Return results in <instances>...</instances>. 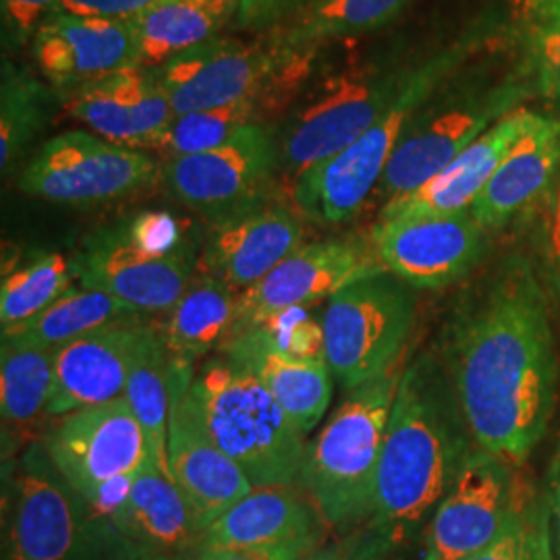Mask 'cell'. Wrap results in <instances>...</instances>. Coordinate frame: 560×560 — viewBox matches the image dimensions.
Returning a JSON list of instances; mask_svg holds the SVG:
<instances>
[{"instance_id":"cell-10","label":"cell","mask_w":560,"mask_h":560,"mask_svg":"<svg viewBox=\"0 0 560 560\" xmlns=\"http://www.w3.org/2000/svg\"><path fill=\"white\" fill-rule=\"evenodd\" d=\"M316 55H289L270 36H217L154 69L175 115L245 101H272L307 78Z\"/></svg>"},{"instance_id":"cell-5","label":"cell","mask_w":560,"mask_h":560,"mask_svg":"<svg viewBox=\"0 0 560 560\" xmlns=\"http://www.w3.org/2000/svg\"><path fill=\"white\" fill-rule=\"evenodd\" d=\"M476 48V38H463L421 60L399 101L363 136L335 156L301 173L291 187L293 208L301 219L328 226L355 219L365 201L378 189L386 166L416 110L444 81L459 71Z\"/></svg>"},{"instance_id":"cell-28","label":"cell","mask_w":560,"mask_h":560,"mask_svg":"<svg viewBox=\"0 0 560 560\" xmlns=\"http://www.w3.org/2000/svg\"><path fill=\"white\" fill-rule=\"evenodd\" d=\"M240 0H162L131 21L140 65L156 69L166 60L221 36L235 23Z\"/></svg>"},{"instance_id":"cell-42","label":"cell","mask_w":560,"mask_h":560,"mask_svg":"<svg viewBox=\"0 0 560 560\" xmlns=\"http://www.w3.org/2000/svg\"><path fill=\"white\" fill-rule=\"evenodd\" d=\"M162 0H60L55 13L101 18L110 21H133Z\"/></svg>"},{"instance_id":"cell-20","label":"cell","mask_w":560,"mask_h":560,"mask_svg":"<svg viewBox=\"0 0 560 560\" xmlns=\"http://www.w3.org/2000/svg\"><path fill=\"white\" fill-rule=\"evenodd\" d=\"M301 243L300 212L279 200L266 201L229 219L208 222L196 272L243 293L266 279Z\"/></svg>"},{"instance_id":"cell-9","label":"cell","mask_w":560,"mask_h":560,"mask_svg":"<svg viewBox=\"0 0 560 560\" xmlns=\"http://www.w3.org/2000/svg\"><path fill=\"white\" fill-rule=\"evenodd\" d=\"M459 73V71H457ZM451 75L409 120L378 185L384 203L416 191L520 108L529 88L523 81L474 83Z\"/></svg>"},{"instance_id":"cell-30","label":"cell","mask_w":560,"mask_h":560,"mask_svg":"<svg viewBox=\"0 0 560 560\" xmlns=\"http://www.w3.org/2000/svg\"><path fill=\"white\" fill-rule=\"evenodd\" d=\"M416 0H318L268 36L289 55H316L330 42L358 38L397 20Z\"/></svg>"},{"instance_id":"cell-19","label":"cell","mask_w":560,"mask_h":560,"mask_svg":"<svg viewBox=\"0 0 560 560\" xmlns=\"http://www.w3.org/2000/svg\"><path fill=\"white\" fill-rule=\"evenodd\" d=\"M486 229L469 210L378 221L370 241L384 272L411 289H444L465 279L486 254Z\"/></svg>"},{"instance_id":"cell-26","label":"cell","mask_w":560,"mask_h":560,"mask_svg":"<svg viewBox=\"0 0 560 560\" xmlns=\"http://www.w3.org/2000/svg\"><path fill=\"white\" fill-rule=\"evenodd\" d=\"M219 351L264 384L301 434H310L320 423L332 397L335 378L326 361L280 353L247 332H233Z\"/></svg>"},{"instance_id":"cell-12","label":"cell","mask_w":560,"mask_h":560,"mask_svg":"<svg viewBox=\"0 0 560 560\" xmlns=\"http://www.w3.org/2000/svg\"><path fill=\"white\" fill-rule=\"evenodd\" d=\"M416 320L409 284L382 272L332 295L322 318L324 360L345 390L397 368Z\"/></svg>"},{"instance_id":"cell-33","label":"cell","mask_w":560,"mask_h":560,"mask_svg":"<svg viewBox=\"0 0 560 560\" xmlns=\"http://www.w3.org/2000/svg\"><path fill=\"white\" fill-rule=\"evenodd\" d=\"M59 102L55 90L30 69L2 59L0 75V166L2 173L48 125L52 106Z\"/></svg>"},{"instance_id":"cell-1","label":"cell","mask_w":560,"mask_h":560,"mask_svg":"<svg viewBox=\"0 0 560 560\" xmlns=\"http://www.w3.org/2000/svg\"><path fill=\"white\" fill-rule=\"evenodd\" d=\"M442 365L481 451L527 459L552 420L559 360L546 295L521 258L453 320Z\"/></svg>"},{"instance_id":"cell-37","label":"cell","mask_w":560,"mask_h":560,"mask_svg":"<svg viewBox=\"0 0 560 560\" xmlns=\"http://www.w3.org/2000/svg\"><path fill=\"white\" fill-rule=\"evenodd\" d=\"M550 520L548 499L525 490L501 536L469 560H555Z\"/></svg>"},{"instance_id":"cell-36","label":"cell","mask_w":560,"mask_h":560,"mask_svg":"<svg viewBox=\"0 0 560 560\" xmlns=\"http://www.w3.org/2000/svg\"><path fill=\"white\" fill-rule=\"evenodd\" d=\"M266 110L264 101H245L210 110L175 115L152 150L171 159L191 156L221 148L233 140L245 127L261 122Z\"/></svg>"},{"instance_id":"cell-18","label":"cell","mask_w":560,"mask_h":560,"mask_svg":"<svg viewBox=\"0 0 560 560\" xmlns=\"http://www.w3.org/2000/svg\"><path fill=\"white\" fill-rule=\"evenodd\" d=\"M382 272L370 240L335 237L301 243L266 279L241 293L233 332L258 326L282 310L330 300L345 287Z\"/></svg>"},{"instance_id":"cell-21","label":"cell","mask_w":560,"mask_h":560,"mask_svg":"<svg viewBox=\"0 0 560 560\" xmlns=\"http://www.w3.org/2000/svg\"><path fill=\"white\" fill-rule=\"evenodd\" d=\"M32 57L60 102L110 73L140 65L131 21L67 13H52L42 21L32 40Z\"/></svg>"},{"instance_id":"cell-46","label":"cell","mask_w":560,"mask_h":560,"mask_svg":"<svg viewBox=\"0 0 560 560\" xmlns=\"http://www.w3.org/2000/svg\"><path fill=\"white\" fill-rule=\"evenodd\" d=\"M194 560H258L241 555H231V552H196Z\"/></svg>"},{"instance_id":"cell-6","label":"cell","mask_w":560,"mask_h":560,"mask_svg":"<svg viewBox=\"0 0 560 560\" xmlns=\"http://www.w3.org/2000/svg\"><path fill=\"white\" fill-rule=\"evenodd\" d=\"M399 370L349 390V397L307 444L301 488L316 502L330 529L358 532L372 513L386 425Z\"/></svg>"},{"instance_id":"cell-43","label":"cell","mask_w":560,"mask_h":560,"mask_svg":"<svg viewBox=\"0 0 560 560\" xmlns=\"http://www.w3.org/2000/svg\"><path fill=\"white\" fill-rule=\"evenodd\" d=\"M550 513L557 525V540L560 546V444L557 446V455L552 460V469H550Z\"/></svg>"},{"instance_id":"cell-32","label":"cell","mask_w":560,"mask_h":560,"mask_svg":"<svg viewBox=\"0 0 560 560\" xmlns=\"http://www.w3.org/2000/svg\"><path fill=\"white\" fill-rule=\"evenodd\" d=\"M168 349L164 345L162 330L154 332L143 342L138 358L131 365L129 378L122 390V399L131 407L136 420L140 421L150 451L162 471L171 478L168 469ZM173 480V478H171Z\"/></svg>"},{"instance_id":"cell-15","label":"cell","mask_w":560,"mask_h":560,"mask_svg":"<svg viewBox=\"0 0 560 560\" xmlns=\"http://www.w3.org/2000/svg\"><path fill=\"white\" fill-rule=\"evenodd\" d=\"M330 525L301 486H254L201 532L196 552L258 560H305L326 544Z\"/></svg>"},{"instance_id":"cell-14","label":"cell","mask_w":560,"mask_h":560,"mask_svg":"<svg viewBox=\"0 0 560 560\" xmlns=\"http://www.w3.org/2000/svg\"><path fill=\"white\" fill-rule=\"evenodd\" d=\"M159 162L145 150L104 140L90 131H67L42 143L21 171V194L67 206H98L150 187Z\"/></svg>"},{"instance_id":"cell-47","label":"cell","mask_w":560,"mask_h":560,"mask_svg":"<svg viewBox=\"0 0 560 560\" xmlns=\"http://www.w3.org/2000/svg\"><path fill=\"white\" fill-rule=\"evenodd\" d=\"M140 560H194V557H180V555H145Z\"/></svg>"},{"instance_id":"cell-29","label":"cell","mask_w":560,"mask_h":560,"mask_svg":"<svg viewBox=\"0 0 560 560\" xmlns=\"http://www.w3.org/2000/svg\"><path fill=\"white\" fill-rule=\"evenodd\" d=\"M240 295L226 282L196 272L162 326L168 355L196 363L221 349L235 328Z\"/></svg>"},{"instance_id":"cell-40","label":"cell","mask_w":560,"mask_h":560,"mask_svg":"<svg viewBox=\"0 0 560 560\" xmlns=\"http://www.w3.org/2000/svg\"><path fill=\"white\" fill-rule=\"evenodd\" d=\"M60 0H0L2 46L4 50H20L32 44L42 21L50 18Z\"/></svg>"},{"instance_id":"cell-48","label":"cell","mask_w":560,"mask_h":560,"mask_svg":"<svg viewBox=\"0 0 560 560\" xmlns=\"http://www.w3.org/2000/svg\"><path fill=\"white\" fill-rule=\"evenodd\" d=\"M557 237H559V243H560V210H559V226H557Z\"/></svg>"},{"instance_id":"cell-27","label":"cell","mask_w":560,"mask_h":560,"mask_svg":"<svg viewBox=\"0 0 560 560\" xmlns=\"http://www.w3.org/2000/svg\"><path fill=\"white\" fill-rule=\"evenodd\" d=\"M560 161V120L541 117L488 180L469 212L486 231L501 229L538 200Z\"/></svg>"},{"instance_id":"cell-44","label":"cell","mask_w":560,"mask_h":560,"mask_svg":"<svg viewBox=\"0 0 560 560\" xmlns=\"http://www.w3.org/2000/svg\"><path fill=\"white\" fill-rule=\"evenodd\" d=\"M305 560H349L345 546L340 544H324L320 550L310 555Z\"/></svg>"},{"instance_id":"cell-2","label":"cell","mask_w":560,"mask_h":560,"mask_svg":"<svg viewBox=\"0 0 560 560\" xmlns=\"http://www.w3.org/2000/svg\"><path fill=\"white\" fill-rule=\"evenodd\" d=\"M476 442L448 374L423 353L400 374L382 446L372 513L345 546L349 560H390L432 520Z\"/></svg>"},{"instance_id":"cell-39","label":"cell","mask_w":560,"mask_h":560,"mask_svg":"<svg viewBox=\"0 0 560 560\" xmlns=\"http://www.w3.org/2000/svg\"><path fill=\"white\" fill-rule=\"evenodd\" d=\"M532 32V69L538 90L546 98L560 102V2L540 11Z\"/></svg>"},{"instance_id":"cell-4","label":"cell","mask_w":560,"mask_h":560,"mask_svg":"<svg viewBox=\"0 0 560 560\" xmlns=\"http://www.w3.org/2000/svg\"><path fill=\"white\" fill-rule=\"evenodd\" d=\"M191 400L206 432L252 486H301L305 434L249 370L224 355L206 361Z\"/></svg>"},{"instance_id":"cell-31","label":"cell","mask_w":560,"mask_h":560,"mask_svg":"<svg viewBox=\"0 0 560 560\" xmlns=\"http://www.w3.org/2000/svg\"><path fill=\"white\" fill-rule=\"evenodd\" d=\"M138 307L92 289H69L60 300L46 307L32 320L2 328V340L20 345L59 349L71 340L81 339L104 326L140 316Z\"/></svg>"},{"instance_id":"cell-41","label":"cell","mask_w":560,"mask_h":560,"mask_svg":"<svg viewBox=\"0 0 560 560\" xmlns=\"http://www.w3.org/2000/svg\"><path fill=\"white\" fill-rule=\"evenodd\" d=\"M316 2L318 0H240L235 25L249 32H272Z\"/></svg>"},{"instance_id":"cell-13","label":"cell","mask_w":560,"mask_h":560,"mask_svg":"<svg viewBox=\"0 0 560 560\" xmlns=\"http://www.w3.org/2000/svg\"><path fill=\"white\" fill-rule=\"evenodd\" d=\"M279 173L277 131L261 120L221 148L166 161L161 175L175 200L217 222L277 200Z\"/></svg>"},{"instance_id":"cell-11","label":"cell","mask_w":560,"mask_h":560,"mask_svg":"<svg viewBox=\"0 0 560 560\" xmlns=\"http://www.w3.org/2000/svg\"><path fill=\"white\" fill-rule=\"evenodd\" d=\"M44 448L60 476L108 520L119 511L133 480L156 460L122 397L62 416Z\"/></svg>"},{"instance_id":"cell-24","label":"cell","mask_w":560,"mask_h":560,"mask_svg":"<svg viewBox=\"0 0 560 560\" xmlns=\"http://www.w3.org/2000/svg\"><path fill=\"white\" fill-rule=\"evenodd\" d=\"M540 119L541 115L529 108H515L499 122H494L469 148H465L436 177L407 196L386 201L381 221L457 214L469 210L501 166L504 156Z\"/></svg>"},{"instance_id":"cell-38","label":"cell","mask_w":560,"mask_h":560,"mask_svg":"<svg viewBox=\"0 0 560 560\" xmlns=\"http://www.w3.org/2000/svg\"><path fill=\"white\" fill-rule=\"evenodd\" d=\"M235 332H247L254 339L264 342L266 347L293 358L324 360V328H322V322L314 320L307 307L282 310L258 326L243 328Z\"/></svg>"},{"instance_id":"cell-7","label":"cell","mask_w":560,"mask_h":560,"mask_svg":"<svg viewBox=\"0 0 560 560\" xmlns=\"http://www.w3.org/2000/svg\"><path fill=\"white\" fill-rule=\"evenodd\" d=\"M140 559L119 527L60 476L44 444L30 446L4 504L2 560Z\"/></svg>"},{"instance_id":"cell-22","label":"cell","mask_w":560,"mask_h":560,"mask_svg":"<svg viewBox=\"0 0 560 560\" xmlns=\"http://www.w3.org/2000/svg\"><path fill=\"white\" fill-rule=\"evenodd\" d=\"M140 314L104 326L55 351L52 390L46 416H67L81 407L122 397L131 365L154 324Z\"/></svg>"},{"instance_id":"cell-49","label":"cell","mask_w":560,"mask_h":560,"mask_svg":"<svg viewBox=\"0 0 560 560\" xmlns=\"http://www.w3.org/2000/svg\"><path fill=\"white\" fill-rule=\"evenodd\" d=\"M559 245H560V243H559Z\"/></svg>"},{"instance_id":"cell-17","label":"cell","mask_w":560,"mask_h":560,"mask_svg":"<svg viewBox=\"0 0 560 560\" xmlns=\"http://www.w3.org/2000/svg\"><path fill=\"white\" fill-rule=\"evenodd\" d=\"M171 358L168 365V469L191 504L201 532L252 492V481L206 432L191 400L194 361Z\"/></svg>"},{"instance_id":"cell-3","label":"cell","mask_w":560,"mask_h":560,"mask_svg":"<svg viewBox=\"0 0 560 560\" xmlns=\"http://www.w3.org/2000/svg\"><path fill=\"white\" fill-rule=\"evenodd\" d=\"M198 249L175 214L141 210L85 235L69 266L83 289L156 314L168 312L196 277Z\"/></svg>"},{"instance_id":"cell-25","label":"cell","mask_w":560,"mask_h":560,"mask_svg":"<svg viewBox=\"0 0 560 560\" xmlns=\"http://www.w3.org/2000/svg\"><path fill=\"white\" fill-rule=\"evenodd\" d=\"M110 521L141 557H194L200 544L201 529L191 504L156 460L133 480L127 499Z\"/></svg>"},{"instance_id":"cell-23","label":"cell","mask_w":560,"mask_h":560,"mask_svg":"<svg viewBox=\"0 0 560 560\" xmlns=\"http://www.w3.org/2000/svg\"><path fill=\"white\" fill-rule=\"evenodd\" d=\"M62 108L92 133L136 150H152L175 117L154 69L143 65L81 88L62 101Z\"/></svg>"},{"instance_id":"cell-45","label":"cell","mask_w":560,"mask_h":560,"mask_svg":"<svg viewBox=\"0 0 560 560\" xmlns=\"http://www.w3.org/2000/svg\"><path fill=\"white\" fill-rule=\"evenodd\" d=\"M557 2H560V0H520L521 9H523V13H527V18L538 15L540 11L557 4Z\"/></svg>"},{"instance_id":"cell-16","label":"cell","mask_w":560,"mask_h":560,"mask_svg":"<svg viewBox=\"0 0 560 560\" xmlns=\"http://www.w3.org/2000/svg\"><path fill=\"white\" fill-rule=\"evenodd\" d=\"M523 492L515 465L476 446L428 521L423 560H469L480 555L501 536Z\"/></svg>"},{"instance_id":"cell-34","label":"cell","mask_w":560,"mask_h":560,"mask_svg":"<svg viewBox=\"0 0 560 560\" xmlns=\"http://www.w3.org/2000/svg\"><path fill=\"white\" fill-rule=\"evenodd\" d=\"M57 349H40L2 340L0 353V409L13 430H27L40 416L52 390Z\"/></svg>"},{"instance_id":"cell-8","label":"cell","mask_w":560,"mask_h":560,"mask_svg":"<svg viewBox=\"0 0 560 560\" xmlns=\"http://www.w3.org/2000/svg\"><path fill=\"white\" fill-rule=\"evenodd\" d=\"M418 65H351L314 81L277 131L280 175L293 180L363 136L399 101Z\"/></svg>"},{"instance_id":"cell-35","label":"cell","mask_w":560,"mask_h":560,"mask_svg":"<svg viewBox=\"0 0 560 560\" xmlns=\"http://www.w3.org/2000/svg\"><path fill=\"white\" fill-rule=\"evenodd\" d=\"M71 266L60 254H40L11 266L0 282L2 328L32 320L71 289Z\"/></svg>"}]
</instances>
